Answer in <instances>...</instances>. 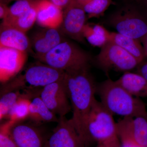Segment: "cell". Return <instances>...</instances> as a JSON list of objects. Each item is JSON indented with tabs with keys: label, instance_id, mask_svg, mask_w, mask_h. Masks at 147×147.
Instances as JSON below:
<instances>
[{
	"label": "cell",
	"instance_id": "cell-25",
	"mask_svg": "<svg viewBox=\"0 0 147 147\" xmlns=\"http://www.w3.org/2000/svg\"><path fill=\"white\" fill-rule=\"evenodd\" d=\"M36 0H18L9 7L6 18H17L26 13L32 7Z\"/></svg>",
	"mask_w": 147,
	"mask_h": 147
},
{
	"label": "cell",
	"instance_id": "cell-24",
	"mask_svg": "<svg viewBox=\"0 0 147 147\" xmlns=\"http://www.w3.org/2000/svg\"><path fill=\"white\" fill-rule=\"evenodd\" d=\"M112 2V0H92L82 5L89 18L97 17L103 14Z\"/></svg>",
	"mask_w": 147,
	"mask_h": 147
},
{
	"label": "cell",
	"instance_id": "cell-16",
	"mask_svg": "<svg viewBox=\"0 0 147 147\" xmlns=\"http://www.w3.org/2000/svg\"><path fill=\"white\" fill-rule=\"evenodd\" d=\"M30 45L26 33L14 28L1 26L0 47H9L27 53Z\"/></svg>",
	"mask_w": 147,
	"mask_h": 147
},
{
	"label": "cell",
	"instance_id": "cell-36",
	"mask_svg": "<svg viewBox=\"0 0 147 147\" xmlns=\"http://www.w3.org/2000/svg\"><path fill=\"white\" fill-rule=\"evenodd\" d=\"M146 3H147V0H146Z\"/></svg>",
	"mask_w": 147,
	"mask_h": 147
},
{
	"label": "cell",
	"instance_id": "cell-3",
	"mask_svg": "<svg viewBox=\"0 0 147 147\" xmlns=\"http://www.w3.org/2000/svg\"><path fill=\"white\" fill-rule=\"evenodd\" d=\"M65 71L42 63L34 64L26 69L24 74L4 84L1 95L18 90L40 89L47 85L63 79Z\"/></svg>",
	"mask_w": 147,
	"mask_h": 147
},
{
	"label": "cell",
	"instance_id": "cell-34",
	"mask_svg": "<svg viewBox=\"0 0 147 147\" xmlns=\"http://www.w3.org/2000/svg\"><path fill=\"white\" fill-rule=\"evenodd\" d=\"M96 147H109L107 145L103 144H98Z\"/></svg>",
	"mask_w": 147,
	"mask_h": 147
},
{
	"label": "cell",
	"instance_id": "cell-8",
	"mask_svg": "<svg viewBox=\"0 0 147 147\" xmlns=\"http://www.w3.org/2000/svg\"><path fill=\"white\" fill-rule=\"evenodd\" d=\"M38 95L50 110L59 117L72 111L63 78L43 87Z\"/></svg>",
	"mask_w": 147,
	"mask_h": 147
},
{
	"label": "cell",
	"instance_id": "cell-26",
	"mask_svg": "<svg viewBox=\"0 0 147 147\" xmlns=\"http://www.w3.org/2000/svg\"><path fill=\"white\" fill-rule=\"evenodd\" d=\"M14 123L8 121L1 125L0 128V147H18L12 139L10 132V127Z\"/></svg>",
	"mask_w": 147,
	"mask_h": 147
},
{
	"label": "cell",
	"instance_id": "cell-18",
	"mask_svg": "<svg viewBox=\"0 0 147 147\" xmlns=\"http://www.w3.org/2000/svg\"><path fill=\"white\" fill-rule=\"evenodd\" d=\"M116 82L135 97H147V80L139 74L126 71Z\"/></svg>",
	"mask_w": 147,
	"mask_h": 147
},
{
	"label": "cell",
	"instance_id": "cell-30",
	"mask_svg": "<svg viewBox=\"0 0 147 147\" xmlns=\"http://www.w3.org/2000/svg\"><path fill=\"white\" fill-rule=\"evenodd\" d=\"M9 7H8L5 3L1 1L0 3V18L3 20L8 16Z\"/></svg>",
	"mask_w": 147,
	"mask_h": 147
},
{
	"label": "cell",
	"instance_id": "cell-5",
	"mask_svg": "<svg viewBox=\"0 0 147 147\" xmlns=\"http://www.w3.org/2000/svg\"><path fill=\"white\" fill-rule=\"evenodd\" d=\"M87 131L90 142L97 144H107L119 141L113 114L96 99L88 117Z\"/></svg>",
	"mask_w": 147,
	"mask_h": 147
},
{
	"label": "cell",
	"instance_id": "cell-11",
	"mask_svg": "<svg viewBox=\"0 0 147 147\" xmlns=\"http://www.w3.org/2000/svg\"><path fill=\"white\" fill-rule=\"evenodd\" d=\"M27 59V53L0 47V81L4 84L20 72Z\"/></svg>",
	"mask_w": 147,
	"mask_h": 147
},
{
	"label": "cell",
	"instance_id": "cell-12",
	"mask_svg": "<svg viewBox=\"0 0 147 147\" xmlns=\"http://www.w3.org/2000/svg\"><path fill=\"white\" fill-rule=\"evenodd\" d=\"M118 134L129 138L142 146L147 147V118L125 117L117 123Z\"/></svg>",
	"mask_w": 147,
	"mask_h": 147
},
{
	"label": "cell",
	"instance_id": "cell-14",
	"mask_svg": "<svg viewBox=\"0 0 147 147\" xmlns=\"http://www.w3.org/2000/svg\"><path fill=\"white\" fill-rule=\"evenodd\" d=\"M59 28H45L32 37V46L35 55H44L63 41Z\"/></svg>",
	"mask_w": 147,
	"mask_h": 147
},
{
	"label": "cell",
	"instance_id": "cell-4",
	"mask_svg": "<svg viewBox=\"0 0 147 147\" xmlns=\"http://www.w3.org/2000/svg\"><path fill=\"white\" fill-rule=\"evenodd\" d=\"M35 57L40 62L64 71L88 65L90 59L84 50L65 40L46 54Z\"/></svg>",
	"mask_w": 147,
	"mask_h": 147
},
{
	"label": "cell",
	"instance_id": "cell-35",
	"mask_svg": "<svg viewBox=\"0 0 147 147\" xmlns=\"http://www.w3.org/2000/svg\"><path fill=\"white\" fill-rule=\"evenodd\" d=\"M7 1H13V0H7ZM15 1H18V0H15Z\"/></svg>",
	"mask_w": 147,
	"mask_h": 147
},
{
	"label": "cell",
	"instance_id": "cell-21",
	"mask_svg": "<svg viewBox=\"0 0 147 147\" xmlns=\"http://www.w3.org/2000/svg\"><path fill=\"white\" fill-rule=\"evenodd\" d=\"M26 91V94L17 100L11 108L7 118L14 124L28 119L30 98L34 96V94L31 91Z\"/></svg>",
	"mask_w": 147,
	"mask_h": 147
},
{
	"label": "cell",
	"instance_id": "cell-31",
	"mask_svg": "<svg viewBox=\"0 0 147 147\" xmlns=\"http://www.w3.org/2000/svg\"><path fill=\"white\" fill-rule=\"evenodd\" d=\"M143 43V48L145 58H147V34L142 40Z\"/></svg>",
	"mask_w": 147,
	"mask_h": 147
},
{
	"label": "cell",
	"instance_id": "cell-9",
	"mask_svg": "<svg viewBox=\"0 0 147 147\" xmlns=\"http://www.w3.org/2000/svg\"><path fill=\"white\" fill-rule=\"evenodd\" d=\"M86 13L83 7L73 0L63 11V18L61 30L71 38L83 42V30L86 25Z\"/></svg>",
	"mask_w": 147,
	"mask_h": 147
},
{
	"label": "cell",
	"instance_id": "cell-33",
	"mask_svg": "<svg viewBox=\"0 0 147 147\" xmlns=\"http://www.w3.org/2000/svg\"><path fill=\"white\" fill-rule=\"evenodd\" d=\"M74 1L81 5H83L86 3L92 0H74Z\"/></svg>",
	"mask_w": 147,
	"mask_h": 147
},
{
	"label": "cell",
	"instance_id": "cell-17",
	"mask_svg": "<svg viewBox=\"0 0 147 147\" xmlns=\"http://www.w3.org/2000/svg\"><path fill=\"white\" fill-rule=\"evenodd\" d=\"M38 94L30 98L28 119L37 126L47 123L58 122L59 118L47 107Z\"/></svg>",
	"mask_w": 147,
	"mask_h": 147
},
{
	"label": "cell",
	"instance_id": "cell-32",
	"mask_svg": "<svg viewBox=\"0 0 147 147\" xmlns=\"http://www.w3.org/2000/svg\"><path fill=\"white\" fill-rule=\"evenodd\" d=\"M106 145L108 146L109 147H121V143L120 141Z\"/></svg>",
	"mask_w": 147,
	"mask_h": 147
},
{
	"label": "cell",
	"instance_id": "cell-15",
	"mask_svg": "<svg viewBox=\"0 0 147 147\" xmlns=\"http://www.w3.org/2000/svg\"><path fill=\"white\" fill-rule=\"evenodd\" d=\"M63 18L62 9L50 0H38L36 23L44 28H60Z\"/></svg>",
	"mask_w": 147,
	"mask_h": 147
},
{
	"label": "cell",
	"instance_id": "cell-10",
	"mask_svg": "<svg viewBox=\"0 0 147 147\" xmlns=\"http://www.w3.org/2000/svg\"><path fill=\"white\" fill-rule=\"evenodd\" d=\"M58 125L48 139L47 147H87L71 119L59 118Z\"/></svg>",
	"mask_w": 147,
	"mask_h": 147
},
{
	"label": "cell",
	"instance_id": "cell-6",
	"mask_svg": "<svg viewBox=\"0 0 147 147\" xmlns=\"http://www.w3.org/2000/svg\"><path fill=\"white\" fill-rule=\"evenodd\" d=\"M110 24L117 33L141 40L147 34V22L132 7H125L110 17Z\"/></svg>",
	"mask_w": 147,
	"mask_h": 147
},
{
	"label": "cell",
	"instance_id": "cell-28",
	"mask_svg": "<svg viewBox=\"0 0 147 147\" xmlns=\"http://www.w3.org/2000/svg\"><path fill=\"white\" fill-rule=\"evenodd\" d=\"M137 73L142 75L147 80V61L142 62L137 67Z\"/></svg>",
	"mask_w": 147,
	"mask_h": 147
},
{
	"label": "cell",
	"instance_id": "cell-2",
	"mask_svg": "<svg viewBox=\"0 0 147 147\" xmlns=\"http://www.w3.org/2000/svg\"><path fill=\"white\" fill-rule=\"evenodd\" d=\"M96 92L102 105L113 115L147 118L144 103L139 98L129 94L116 81L107 79L97 87Z\"/></svg>",
	"mask_w": 147,
	"mask_h": 147
},
{
	"label": "cell",
	"instance_id": "cell-13",
	"mask_svg": "<svg viewBox=\"0 0 147 147\" xmlns=\"http://www.w3.org/2000/svg\"><path fill=\"white\" fill-rule=\"evenodd\" d=\"M37 126L21 122L11 126V135L18 147H44L43 137Z\"/></svg>",
	"mask_w": 147,
	"mask_h": 147
},
{
	"label": "cell",
	"instance_id": "cell-23",
	"mask_svg": "<svg viewBox=\"0 0 147 147\" xmlns=\"http://www.w3.org/2000/svg\"><path fill=\"white\" fill-rule=\"evenodd\" d=\"M16 90L1 95L0 119L7 118L9 111L17 100L26 94L25 90Z\"/></svg>",
	"mask_w": 147,
	"mask_h": 147
},
{
	"label": "cell",
	"instance_id": "cell-7",
	"mask_svg": "<svg viewBox=\"0 0 147 147\" xmlns=\"http://www.w3.org/2000/svg\"><path fill=\"white\" fill-rule=\"evenodd\" d=\"M96 60L105 71H129L139 64L138 61L118 45L110 41L101 47Z\"/></svg>",
	"mask_w": 147,
	"mask_h": 147
},
{
	"label": "cell",
	"instance_id": "cell-19",
	"mask_svg": "<svg viewBox=\"0 0 147 147\" xmlns=\"http://www.w3.org/2000/svg\"><path fill=\"white\" fill-rule=\"evenodd\" d=\"M110 41L128 52L138 61L139 63L144 61L145 58L144 53L140 40L125 36L117 32H111Z\"/></svg>",
	"mask_w": 147,
	"mask_h": 147
},
{
	"label": "cell",
	"instance_id": "cell-1",
	"mask_svg": "<svg viewBox=\"0 0 147 147\" xmlns=\"http://www.w3.org/2000/svg\"><path fill=\"white\" fill-rule=\"evenodd\" d=\"M63 81L71 107V119L76 130L88 144L90 142L87 131L88 117L97 91L88 65L65 71Z\"/></svg>",
	"mask_w": 147,
	"mask_h": 147
},
{
	"label": "cell",
	"instance_id": "cell-27",
	"mask_svg": "<svg viewBox=\"0 0 147 147\" xmlns=\"http://www.w3.org/2000/svg\"><path fill=\"white\" fill-rule=\"evenodd\" d=\"M120 140L121 147H146L140 146L136 144L128 137L123 135H119Z\"/></svg>",
	"mask_w": 147,
	"mask_h": 147
},
{
	"label": "cell",
	"instance_id": "cell-20",
	"mask_svg": "<svg viewBox=\"0 0 147 147\" xmlns=\"http://www.w3.org/2000/svg\"><path fill=\"white\" fill-rule=\"evenodd\" d=\"M38 1V0H36L32 7L22 16L16 18L3 19L1 26L14 28L26 32L36 21Z\"/></svg>",
	"mask_w": 147,
	"mask_h": 147
},
{
	"label": "cell",
	"instance_id": "cell-22",
	"mask_svg": "<svg viewBox=\"0 0 147 147\" xmlns=\"http://www.w3.org/2000/svg\"><path fill=\"white\" fill-rule=\"evenodd\" d=\"M84 38L90 44L100 48L110 41L111 32L99 25L86 24L83 30Z\"/></svg>",
	"mask_w": 147,
	"mask_h": 147
},
{
	"label": "cell",
	"instance_id": "cell-29",
	"mask_svg": "<svg viewBox=\"0 0 147 147\" xmlns=\"http://www.w3.org/2000/svg\"><path fill=\"white\" fill-rule=\"evenodd\" d=\"M52 3L61 9H65L70 5L73 0H50Z\"/></svg>",
	"mask_w": 147,
	"mask_h": 147
}]
</instances>
